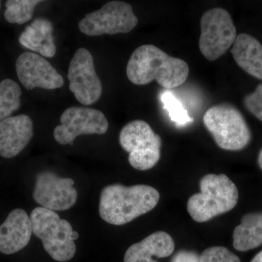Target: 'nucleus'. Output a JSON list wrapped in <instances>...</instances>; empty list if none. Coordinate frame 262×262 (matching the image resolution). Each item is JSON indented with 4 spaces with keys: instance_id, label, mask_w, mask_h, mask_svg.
Wrapping results in <instances>:
<instances>
[{
    "instance_id": "obj_13",
    "label": "nucleus",
    "mask_w": 262,
    "mask_h": 262,
    "mask_svg": "<svg viewBox=\"0 0 262 262\" xmlns=\"http://www.w3.org/2000/svg\"><path fill=\"white\" fill-rule=\"evenodd\" d=\"M34 135L32 120L19 115L0 121V156L13 158L23 151Z\"/></svg>"
},
{
    "instance_id": "obj_14",
    "label": "nucleus",
    "mask_w": 262,
    "mask_h": 262,
    "mask_svg": "<svg viewBox=\"0 0 262 262\" xmlns=\"http://www.w3.org/2000/svg\"><path fill=\"white\" fill-rule=\"evenodd\" d=\"M32 226L27 212L16 208L0 225V252L6 255L18 252L29 244Z\"/></svg>"
},
{
    "instance_id": "obj_23",
    "label": "nucleus",
    "mask_w": 262,
    "mask_h": 262,
    "mask_svg": "<svg viewBox=\"0 0 262 262\" xmlns=\"http://www.w3.org/2000/svg\"><path fill=\"white\" fill-rule=\"evenodd\" d=\"M244 103L246 110L262 122V83L244 98Z\"/></svg>"
},
{
    "instance_id": "obj_4",
    "label": "nucleus",
    "mask_w": 262,
    "mask_h": 262,
    "mask_svg": "<svg viewBox=\"0 0 262 262\" xmlns=\"http://www.w3.org/2000/svg\"><path fill=\"white\" fill-rule=\"evenodd\" d=\"M203 123L221 149L239 151L251 142V130L244 117L229 103H220L208 108L203 116Z\"/></svg>"
},
{
    "instance_id": "obj_26",
    "label": "nucleus",
    "mask_w": 262,
    "mask_h": 262,
    "mask_svg": "<svg viewBox=\"0 0 262 262\" xmlns=\"http://www.w3.org/2000/svg\"><path fill=\"white\" fill-rule=\"evenodd\" d=\"M258 164L259 165L260 168L262 170V148L260 150L259 153H258Z\"/></svg>"
},
{
    "instance_id": "obj_19",
    "label": "nucleus",
    "mask_w": 262,
    "mask_h": 262,
    "mask_svg": "<svg viewBox=\"0 0 262 262\" xmlns=\"http://www.w3.org/2000/svg\"><path fill=\"white\" fill-rule=\"evenodd\" d=\"M21 94V89L15 81L5 79L0 82V121L18 110Z\"/></svg>"
},
{
    "instance_id": "obj_27",
    "label": "nucleus",
    "mask_w": 262,
    "mask_h": 262,
    "mask_svg": "<svg viewBox=\"0 0 262 262\" xmlns=\"http://www.w3.org/2000/svg\"><path fill=\"white\" fill-rule=\"evenodd\" d=\"M79 237V233L76 231H73L72 234V239L73 241H76V239H78Z\"/></svg>"
},
{
    "instance_id": "obj_15",
    "label": "nucleus",
    "mask_w": 262,
    "mask_h": 262,
    "mask_svg": "<svg viewBox=\"0 0 262 262\" xmlns=\"http://www.w3.org/2000/svg\"><path fill=\"white\" fill-rule=\"evenodd\" d=\"M175 244L167 232H154L141 241L132 245L125 252L124 262H158L156 258L168 257L173 253Z\"/></svg>"
},
{
    "instance_id": "obj_7",
    "label": "nucleus",
    "mask_w": 262,
    "mask_h": 262,
    "mask_svg": "<svg viewBox=\"0 0 262 262\" xmlns=\"http://www.w3.org/2000/svg\"><path fill=\"white\" fill-rule=\"evenodd\" d=\"M201 29L200 51L210 61L223 56L237 37L232 16L223 8H213L202 15Z\"/></svg>"
},
{
    "instance_id": "obj_1",
    "label": "nucleus",
    "mask_w": 262,
    "mask_h": 262,
    "mask_svg": "<svg viewBox=\"0 0 262 262\" xmlns=\"http://www.w3.org/2000/svg\"><path fill=\"white\" fill-rule=\"evenodd\" d=\"M127 78L136 85H144L156 81L169 90L184 83L189 73L187 62L169 56L153 45L136 48L127 62Z\"/></svg>"
},
{
    "instance_id": "obj_28",
    "label": "nucleus",
    "mask_w": 262,
    "mask_h": 262,
    "mask_svg": "<svg viewBox=\"0 0 262 262\" xmlns=\"http://www.w3.org/2000/svg\"><path fill=\"white\" fill-rule=\"evenodd\" d=\"M0 5H1V2H0Z\"/></svg>"
},
{
    "instance_id": "obj_22",
    "label": "nucleus",
    "mask_w": 262,
    "mask_h": 262,
    "mask_svg": "<svg viewBox=\"0 0 262 262\" xmlns=\"http://www.w3.org/2000/svg\"><path fill=\"white\" fill-rule=\"evenodd\" d=\"M200 262H241L238 256L227 248L215 246L205 250L200 256Z\"/></svg>"
},
{
    "instance_id": "obj_16",
    "label": "nucleus",
    "mask_w": 262,
    "mask_h": 262,
    "mask_svg": "<svg viewBox=\"0 0 262 262\" xmlns=\"http://www.w3.org/2000/svg\"><path fill=\"white\" fill-rule=\"evenodd\" d=\"M230 51L242 70L262 80V45L259 41L243 33L237 36Z\"/></svg>"
},
{
    "instance_id": "obj_17",
    "label": "nucleus",
    "mask_w": 262,
    "mask_h": 262,
    "mask_svg": "<svg viewBox=\"0 0 262 262\" xmlns=\"http://www.w3.org/2000/svg\"><path fill=\"white\" fill-rule=\"evenodd\" d=\"M53 31L50 20L36 19L24 29L19 37V42L24 48L40 53L41 56L53 58L56 53Z\"/></svg>"
},
{
    "instance_id": "obj_3",
    "label": "nucleus",
    "mask_w": 262,
    "mask_h": 262,
    "mask_svg": "<svg viewBox=\"0 0 262 262\" xmlns=\"http://www.w3.org/2000/svg\"><path fill=\"white\" fill-rule=\"evenodd\" d=\"M201 192L187 202V211L196 222L203 223L233 209L238 202L235 184L225 174H208L200 182Z\"/></svg>"
},
{
    "instance_id": "obj_12",
    "label": "nucleus",
    "mask_w": 262,
    "mask_h": 262,
    "mask_svg": "<svg viewBox=\"0 0 262 262\" xmlns=\"http://www.w3.org/2000/svg\"><path fill=\"white\" fill-rule=\"evenodd\" d=\"M15 70L24 88L55 90L64 84L62 76L46 58L32 52H24L17 58Z\"/></svg>"
},
{
    "instance_id": "obj_5",
    "label": "nucleus",
    "mask_w": 262,
    "mask_h": 262,
    "mask_svg": "<svg viewBox=\"0 0 262 262\" xmlns=\"http://www.w3.org/2000/svg\"><path fill=\"white\" fill-rule=\"evenodd\" d=\"M32 232L42 241L43 248L57 261H70L76 253L73 232L68 221L61 220L56 212L37 207L30 215Z\"/></svg>"
},
{
    "instance_id": "obj_24",
    "label": "nucleus",
    "mask_w": 262,
    "mask_h": 262,
    "mask_svg": "<svg viewBox=\"0 0 262 262\" xmlns=\"http://www.w3.org/2000/svg\"><path fill=\"white\" fill-rule=\"evenodd\" d=\"M172 262H200V256L194 251H179L173 256Z\"/></svg>"
},
{
    "instance_id": "obj_21",
    "label": "nucleus",
    "mask_w": 262,
    "mask_h": 262,
    "mask_svg": "<svg viewBox=\"0 0 262 262\" xmlns=\"http://www.w3.org/2000/svg\"><path fill=\"white\" fill-rule=\"evenodd\" d=\"M160 101L163 103V108L168 111L171 121L175 122L178 126H184L193 122V119L189 116L182 103L170 91H164L160 96Z\"/></svg>"
},
{
    "instance_id": "obj_9",
    "label": "nucleus",
    "mask_w": 262,
    "mask_h": 262,
    "mask_svg": "<svg viewBox=\"0 0 262 262\" xmlns=\"http://www.w3.org/2000/svg\"><path fill=\"white\" fill-rule=\"evenodd\" d=\"M60 121L61 124L56 127L53 136L61 145L73 144L74 140L79 136L102 135L108 128L107 119L102 112L82 106L67 108Z\"/></svg>"
},
{
    "instance_id": "obj_2",
    "label": "nucleus",
    "mask_w": 262,
    "mask_h": 262,
    "mask_svg": "<svg viewBox=\"0 0 262 262\" xmlns=\"http://www.w3.org/2000/svg\"><path fill=\"white\" fill-rule=\"evenodd\" d=\"M159 200V192L145 184H113L103 188L98 211L104 222L123 225L154 209Z\"/></svg>"
},
{
    "instance_id": "obj_8",
    "label": "nucleus",
    "mask_w": 262,
    "mask_h": 262,
    "mask_svg": "<svg viewBox=\"0 0 262 262\" xmlns=\"http://www.w3.org/2000/svg\"><path fill=\"white\" fill-rule=\"evenodd\" d=\"M139 23L132 6L122 1H111L89 13L79 23L80 32L95 37L130 32Z\"/></svg>"
},
{
    "instance_id": "obj_11",
    "label": "nucleus",
    "mask_w": 262,
    "mask_h": 262,
    "mask_svg": "<svg viewBox=\"0 0 262 262\" xmlns=\"http://www.w3.org/2000/svg\"><path fill=\"white\" fill-rule=\"evenodd\" d=\"M73 179L61 178L51 171L36 177L33 198L41 207L51 211H66L75 204L77 192Z\"/></svg>"
},
{
    "instance_id": "obj_20",
    "label": "nucleus",
    "mask_w": 262,
    "mask_h": 262,
    "mask_svg": "<svg viewBox=\"0 0 262 262\" xmlns=\"http://www.w3.org/2000/svg\"><path fill=\"white\" fill-rule=\"evenodd\" d=\"M39 0H8L6 2L5 18L10 24H24L32 18L34 8Z\"/></svg>"
},
{
    "instance_id": "obj_6",
    "label": "nucleus",
    "mask_w": 262,
    "mask_h": 262,
    "mask_svg": "<svg viewBox=\"0 0 262 262\" xmlns=\"http://www.w3.org/2000/svg\"><path fill=\"white\" fill-rule=\"evenodd\" d=\"M119 139L122 149L129 154V163L136 170H149L159 162L161 138L144 120H134L125 125Z\"/></svg>"
},
{
    "instance_id": "obj_25",
    "label": "nucleus",
    "mask_w": 262,
    "mask_h": 262,
    "mask_svg": "<svg viewBox=\"0 0 262 262\" xmlns=\"http://www.w3.org/2000/svg\"><path fill=\"white\" fill-rule=\"evenodd\" d=\"M251 262H262V251L257 253Z\"/></svg>"
},
{
    "instance_id": "obj_10",
    "label": "nucleus",
    "mask_w": 262,
    "mask_h": 262,
    "mask_svg": "<svg viewBox=\"0 0 262 262\" xmlns=\"http://www.w3.org/2000/svg\"><path fill=\"white\" fill-rule=\"evenodd\" d=\"M70 91L85 106L96 103L102 94V84L95 70L94 58L89 50L79 48L71 60L68 70Z\"/></svg>"
},
{
    "instance_id": "obj_18",
    "label": "nucleus",
    "mask_w": 262,
    "mask_h": 262,
    "mask_svg": "<svg viewBox=\"0 0 262 262\" xmlns=\"http://www.w3.org/2000/svg\"><path fill=\"white\" fill-rule=\"evenodd\" d=\"M262 245V212L244 215L233 232V246L239 251H248Z\"/></svg>"
}]
</instances>
